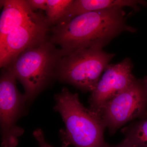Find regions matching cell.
<instances>
[{
  "label": "cell",
  "mask_w": 147,
  "mask_h": 147,
  "mask_svg": "<svg viewBox=\"0 0 147 147\" xmlns=\"http://www.w3.org/2000/svg\"><path fill=\"white\" fill-rule=\"evenodd\" d=\"M102 46L93 45L76 50L61 59L56 79L84 92H92L100 76L115 57L107 53Z\"/></svg>",
  "instance_id": "cell-4"
},
{
  "label": "cell",
  "mask_w": 147,
  "mask_h": 147,
  "mask_svg": "<svg viewBox=\"0 0 147 147\" xmlns=\"http://www.w3.org/2000/svg\"><path fill=\"white\" fill-rule=\"evenodd\" d=\"M16 79L8 67L3 68L0 78L1 147H16L24 129L16 125L25 113L27 102L16 86Z\"/></svg>",
  "instance_id": "cell-6"
},
{
  "label": "cell",
  "mask_w": 147,
  "mask_h": 147,
  "mask_svg": "<svg viewBox=\"0 0 147 147\" xmlns=\"http://www.w3.org/2000/svg\"><path fill=\"white\" fill-rule=\"evenodd\" d=\"M47 0H26L28 5L31 10L34 12L37 9L45 10Z\"/></svg>",
  "instance_id": "cell-13"
},
{
  "label": "cell",
  "mask_w": 147,
  "mask_h": 147,
  "mask_svg": "<svg viewBox=\"0 0 147 147\" xmlns=\"http://www.w3.org/2000/svg\"><path fill=\"white\" fill-rule=\"evenodd\" d=\"M1 3L3 9L0 16V42L13 29L40 14L31 10L26 0H5Z\"/></svg>",
  "instance_id": "cell-9"
},
{
  "label": "cell",
  "mask_w": 147,
  "mask_h": 147,
  "mask_svg": "<svg viewBox=\"0 0 147 147\" xmlns=\"http://www.w3.org/2000/svg\"><path fill=\"white\" fill-rule=\"evenodd\" d=\"M74 0H47L45 18L49 26L59 24Z\"/></svg>",
  "instance_id": "cell-12"
},
{
  "label": "cell",
  "mask_w": 147,
  "mask_h": 147,
  "mask_svg": "<svg viewBox=\"0 0 147 147\" xmlns=\"http://www.w3.org/2000/svg\"><path fill=\"white\" fill-rule=\"evenodd\" d=\"M133 64L129 58L115 64H109L89 99V109L98 115L108 101L126 89L136 79ZM99 116V115H98Z\"/></svg>",
  "instance_id": "cell-8"
},
{
  "label": "cell",
  "mask_w": 147,
  "mask_h": 147,
  "mask_svg": "<svg viewBox=\"0 0 147 147\" xmlns=\"http://www.w3.org/2000/svg\"><path fill=\"white\" fill-rule=\"evenodd\" d=\"M60 50L49 40L24 50L7 67L21 84L28 103H31L56 79L62 57Z\"/></svg>",
  "instance_id": "cell-3"
},
{
  "label": "cell",
  "mask_w": 147,
  "mask_h": 147,
  "mask_svg": "<svg viewBox=\"0 0 147 147\" xmlns=\"http://www.w3.org/2000/svg\"><path fill=\"white\" fill-rule=\"evenodd\" d=\"M54 110L59 113L65 125L61 130L63 147H109L104 138L106 126L102 119L86 108L77 93L63 88L55 95Z\"/></svg>",
  "instance_id": "cell-2"
},
{
  "label": "cell",
  "mask_w": 147,
  "mask_h": 147,
  "mask_svg": "<svg viewBox=\"0 0 147 147\" xmlns=\"http://www.w3.org/2000/svg\"><path fill=\"white\" fill-rule=\"evenodd\" d=\"M140 5L146 6L147 2L139 0H74L60 24L84 13L114 7H128L137 11Z\"/></svg>",
  "instance_id": "cell-10"
},
{
  "label": "cell",
  "mask_w": 147,
  "mask_h": 147,
  "mask_svg": "<svg viewBox=\"0 0 147 147\" xmlns=\"http://www.w3.org/2000/svg\"><path fill=\"white\" fill-rule=\"evenodd\" d=\"M33 135L38 142L39 147H53L45 141L43 131L40 129H35L33 132Z\"/></svg>",
  "instance_id": "cell-14"
},
{
  "label": "cell",
  "mask_w": 147,
  "mask_h": 147,
  "mask_svg": "<svg viewBox=\"0 0 147 147\" xmlns=\"http://www.w3.org/2000/svg\"><path fill=\"white\" fill-rule=\"evenodd\" d=\"M111 135L127 123L147 118V76L136 79L125 90L108 101L98 115Z\"/></svg>",
  "instance_id": "cell-5"
},
{
  "label": "cell",
  "mask_w": 147,
  "mask_h": 147,
  "mask_svg": "<svg viewBox=\"0 0 147 147\" xmlns=\"http://www.w3.org/2000/svg\"><path fill=\"white\" fill-rule=\"evenodd\" d=\"M109 147H132L131 146L129 145L128 144H127L125 142L122 141V142L117 145L113 146H109Z\"/></svg>",
  "instance_id": "cell-15"
},
{
  "label": "cell",
  "mask_w": 147,
  "mask_h": 147,
  "mask_svg": "<svg viewBox=\"0 0 147 147\" xmlns=\"http://www.w3.org/2000/svg\"><path fill=\"white\" fill-rule=\"evenodd\" d=\"M123 141L132 147H147V118L131 122L122 129Z\"/></svg>",
  "instance_id": "cell-11"
},
{
  "label": "cell",
  "mask_w": 147,
  "mask_h": 147,
  "mask_svg": "<svg viewBox=\"0 0 147 147\" xmlns=\"http://www.w3.org/2000/svg\"><path fill=\"white\" fill-rule=\"evenodd\" d=\"M49 25L42 14L15 28L0 42V66L7 67L20 53L49 39Z\"/></svg>",
  "instance_id": "cell-7"
},
{
  "label": "cell",
  "mask_w": 147,
  "mask_h": 147,
  "mask_svg": "<svg viewBox=\"0 0 147 147\" xmlns=\"http://www.w3.org/2000/svg\"><path fill=\"white\" fill-rule=\"evenodd\" d=\"M123 8L91 11L53 26L49 40L59 46L63 57L84 47L96 45L103 47L123 32H137L127 23Z\"/></svg>",
  "instance_id": "cell-1"
}]
</instances>
